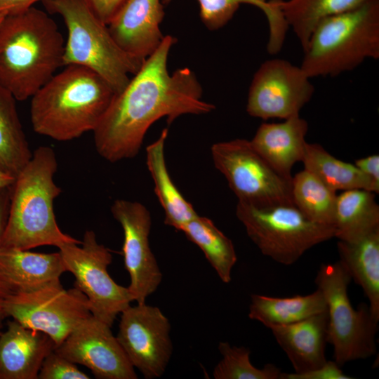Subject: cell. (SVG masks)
Here are the masks:
<instances>
[{
    "label": "cell",
    "mask_w": 379,
    "mask_h": 379,
    "mask_svg": "<svg viewBox=\"0 0 379 379\" xmlns=\"http://www.w3.org/2000/svg\"><path fill=\"white\" fill-rule=\"evenodd\" d=\"M176 39L165 36L126 87L114 95L93 131L96 150L114 163L135 157L149 128L166 117L170 124L184 114H205L215 108L202 99L203 89L188 67L168 69L170 50Z\"/></svg>",
    "instance_id": "obj_1"
},
{
    "label": "cell",
    "mask_w": 379,
    "mask_h": 379,
    "mask_svg": "<svg viewBox=\"0 0 379 379\" xmlns=\"http://www.w3.org/2000/svg\"><path fill=\"white\" fill-rule=\"evenodd\" d=\"M65 41L42 10L6 15L0 23V84L17 100L31 98L63 65Z\"/></svg>",
    "instance_id": "obj_2"
},
{
    "label": "cell",
    "mask_w": 379,
    "mask_h": 379,
    "mask_svg": "<svg viewBox=\"0 0 379 379\" xmlns=\"http://www.w3.org/2000/svg\"><path fill=\"white\" fill-rule=\"evenodd\" d=\"M115 92L99 74L70 65L55 73L31 98L34 131L58 141H68L93 131Z\"/></svg>",
    "instance_id": "obj_3"
},
{
    "label": "cell",
    "mask_w": 379,
    "mask_h": 379,
    "mask_svg": "<svg viewBox=\"0 0 379 379\" xmlns=\"http://www.w3.org/2000/svg\"><path fill=\"white\" fill-rule=\"evenodd\" d=\"M58 162L54 150L40 146L11 185L8 215L0 247L29 250L41 246L59 247L81 241L62 232L53 202L61 193L54 182Z\"/></svg>",
    "instance_id": "obj_4"
},
{
    "label": "cell",
    "mask_w": 379,
    "mask_h": 379,
    "mask_svg": "<svg viewBox=\"0 0 379 379\" xmlns=\"http://www.w3.org/2000/svg\"><path fill=\"white\" fill-rule=\"evenodd\" d=\"M300 65L311 79L336 77L366 59H379V0L319 22L303 51Z\"/></svg>",
    "instance_id": "obj_5"
},
{
    "label": "cell",
    "mask_w": 379,
    "mask_h": 379,
    "mask_svg": "<svg viewBox=\"0 0 379 379\" xmlns=\"http://www.w3.org/2000/svg\"><path fill=\"white\" fill-rule=\"evenodd\" d=\"M51 13L61 16L67 27L63 65H79L102 77L115 94L121 92L144 60L124 52L116 43L107 25L90 9L84 0H45Z\"/></svg>",
    "instance_id": "obj_6"
},
{
    "label": "cell",
    "mask_w": 379,
    "mask_h": 379,
    "mask_svg": "<svg viewBox=\"0 0 379 379\" xmlns=\"http://www.w3.org/2000/svg\"><path fill=\"white\" fill-rule=\"evenodd\" d=\"M352 279L339 261L322 264L314 282L323 294L327 307V341L333 347L334 361L342 366L376 353L378 321L368 305L354 308L348 295Z\"/></svg>",
    "instance_id": "obj_7"
},
{
    "label": "cell",
    "mask_w": 379,
    "mask_h": 379,
    "mask_svg": "<svg viewBox=\"0 0 379 379\" xmlns=\"http://www.w3.org/2000/svg\"><path fill=\"white\" fill-rule=\"evenodd\" d=\"M236 215L260 252L284 265L334 237V229L306 217L293 204L258 207L238 201Z\"/></svg>",
    "instance_id": "obj_8"
},
{
    "label": "cell",
    "mask_w": 379,
    "mask_h": 379,
    "mask_svg": "<svg viewBox=\"0 0 379 379\" xmlns=\"http://www.w3.org/2000/svg\"><path fill=\"white\" fill-rule=\"evenodd\" d=\"M213 164L226 178L238 201L258 207L293 204L291 180L277 172L250 140L237 138L213 144Z\"/></svg>",
    "instance_id": "obj_9"
},
{
    "label": "cell",
    "mask_w": 379,
    "mask_h": 379,
    "mask_svg": "<svg viewBox=\"0 0 379 379\" xmlns=\"http://www.w3.org/2000/svg\"><path fill=\"white\" fill-rule=\"evenodd\" d=\"M65 243L58 247L66 272L74 278V287L87 298L91 314L112 327L118 314L131 305L128 287L117 284L107 272L112 255L97 241L93 230L84 233L81 246Z\"/></svg>",
    "instance_id": "obj_10"
},
{
    "label": "cell",
    "mask_w": 379,
    "mask_h": 379,
    "mask_svg": "<svg viewBox=\"0 0 379 379\" xmlns=\"http://www.w3.org/2000/svg\"><path fill=\"white\" fill-rule=\"evenodd\" d=\"M4 307L7 317L46 334L56 347L91 315L86 295L76 287L65 289L60 283L12 293L4 298Z\"/></svg>",
    "instance_id": "obj_11"
},
{
    "label": "cell",
    "mask_w": 379,
    "mask_h": 379,
    "mask_svg": "<svg viewBox=\"0 0 379 379\" xmlns=\"http://www.w3.org/2000/svg\"><path fill=\"white\" fill-rule=\"evenodd\" d=\"M315 88L300 66L274 58L262 62L249 86L246 112L256 118L286 119L300 114Z\"/></svg>",
    "instance_id": "obj_12"
},
{
    "label": "cell",
    "mask_w": 379,
    "mask_h": 379,
    "mask_svg": "<svg viewBox=\"0 0 379 379\" xmlns=\"http://www.w3.org/2000/svg\"><path fill=\"white\" fill-rule=\"evenodd\" d=\"M171 324L161 310L145 303L121 313L117 338L128 360L146 379L163 375L171 360Z\"/></svg>",
    "instance_id": "obj_13"
},
{
    "label": "cell",
    "mask_w": 379,
    "mask_h": 379,
    "mask_svg": "<svg viewBox=\"0 0 379 379\" xmlns=\"http://www.w3.org/2000/svg\"><path fill=\"white\" fill-rule=\"evenodd\" d=\"M111 212L124 232L122 254L130 276L128 288L133 301L145 303L162 280V273L149 241L150 212L140 202L124 199L115 200Z\"/></svg>",
    "instance_id": "obj_14"
},
{
    "label": "cell",
    "mask_w": 379,
    "mask_h": 379,
    "mask_svg": "<svg viewBox=\"0 0 379 379\" xmlns=\"http://www.w3.org/2000/svg\"><path fill=\"white\" fill-rule=\"evenodd\" d=\"M55 351L72 362L87 367L98 379L138 378L111 326L92 314L82 321Z\"/></svg>",
    "instance_id": "obj_15"
},
{
    "label": "cell",
    "mask_w": 379,
    "mask_h": 379,
    "mask_svg": "<svg viewBox=\"0 0 379 379\" xmlns=\"http://www.w3.org/2000/svg\"><path fill=\"white\" fill-rule=\"evenodd\" d=\"M164 16L161 0H126L107 27L124 52L145 60L165 36L159 27Z\"/></svg>",
    "instance_id": "obj_16"
},
{
    "label": "cell",
    "mask_w": 379,
    "mask_h": 379,
    "mask_svg": "<svg viewBox=\"0 0 379 379\" xmlns=\"http://www.w3.org/2000/svg\"><path fill=\"white\" fill-rule=\"evenodd\" d=\"M55 347L46 334L9 321L0 335V379H38L44 359Z\"/></svg>",
    "instance_id": "obj_17"
},
{
    "label": "cell",
    "mask_w": 379,
    "mask_h": 379,
    "mask_svg": "<svg viewBox=\"0 0 379 379\" xmlns=\"http://www.w3.org/2000/svg\"><path fill=\"white\" fill-rule=\"evenodd\" d=\"M65 272L59 251L41 253L0 247V278L11 294L29 293L60 283Z\"/></svg>",
    "instance_id": "obj_18"
},
{
    "label": "cell",
    "mask_w": 379,
    "mask_h": 379,
    "mask_svg": "<svg viewBox=\"0 0 379 379\" xmlns=\"http://www.w3.org/2000/svg\"><path fill=\"white\" fill-rule=\"evenodd\" d=\"M284 120L281 123H262L250 142L277 172L291 180L293 166L303 157L308 124L300 114Z\"/></svg>",
    "instance_id": "obj_19"
},
{
    "label": "cell",
    "mask_w": 379,
    "mask_h": 379,
    "mask_svg": "<svg viewBox=\"0 0 379 379\" xmlns=\"http://www.w3.org/2000/svg\"><path fill=\"white\" fill-rule=\"evenodd\" d=\"M327 310L300 321L270 328L294 373L315 369L326 361Z\"/></svg>",
    "instance_id": "obj_20"
},
{
    "label": "cell",
    "mask_w": 379,
    "mask_h": 379,
    "mask_svg": "<svg viewBox=\"0 0 379 379\" xmlns=\"http://www.w3.org/2000/svg\"><path fill=\"white\" fill-rule=\"evenodd\" d=\"M339 262L368 300L373 317L379 321V228L352 241L338 240Z\"/></svg>",
    "instance_id": "obj_21"
},
{
    "label": "cell",
    "mask_w": 379,
    "mask_h": 379,
    "mask_svg": "<svg viewBox=\"0 0 379 379\" xmlns=\"http://www.w3.org/2000/svg\"><path fill=\"white\" fill-rule=\"evenodd\" d=\"M168 128L146 148V164L154 182V190L162 206L164 223L178 231L198 214L173 183L166 167L164 147Z\"/></svg>",
    "instance_id": "obj_22"
},
{
    "label": "cell",
    "mask_w": 379,
    "mask_h": 379,
    "mask_svg": "<svg viewBox=\"0 0 379 379\" xmlns=\"http://www.w3.org/2000/svg\"><path fill=\"white\" fill-rule=\"evenodd\" d=\"M326 310L324 297L318 288L305 295L289 298L253 294L248 317L270 328L293 324Z\"/></svg>",
    "instance_id": "obj_23"
},
{
    "label": "cell",
    "mask_w": 379,
    "mask_h": 379,
    "mask_svg": "<svg viewBox=\"0 0 379 379\" xmlns=\"http://www.w3.org/2000/svg\"><path fill=\"white\" fill-rule=\"evenodd\" d=\"M377 228H379V206L374 192L353 189L337 195L334 237L352 241Z\"/></svg>",
    "instance_id": "obj_24"
},
{
    "label": "cell",
    "mask_w": 379,
    "mask_h": 379,
    "mask_svg": "<svg viewBox=\"0 0 379 379\" xmlns=\"http://www.w3.org/2000/svg\"><path fill=\"white\" fill-rule=\"evenodd\" d=\"M302 162L304 169L335 192L353 189L366 190L375 194L379 192V185L354 164L336 159L319 144L306 143Z\"/></svg>",
    "instance_id": "obj_25"
},
{
    "label": "cell",
    "mask_w": 379,
    "mask_h": 379,
    "mask_svg": "<svg viewBox=\"0 0 379 379\" xmlns=\"http://www.w3.org/2000/svg\"><path fill=\"white\" fill-rule=\"evenodd\" d=\"M16 101L0 84V169L15 179L32 157Z\"/></svg>",
    "instance_id": "obj_26"
},
{
    "label": "cell",
    "mask_w": 379,
    "mask_h": 379,
    "mask_svg": "<svg viewBox=\"0 0 379 379\" xmlns=\"http://www.w3.org/2000/svg\"><path fill=\"white\" fill-rule=\"evenodd\" d=\"M286 24L291 27L302 51L317 24L322 20L371 0H273Z\"/></svg>",
    "instance_id": "obj_27"
},
{
    "label": "cell",
    "mask_w": 379,
    "mask_h": 379,
    "mask_svg": "<svg viewBox=\"0 0 379 379\" xmlns=\"http://www.w3.org/2000/svg\"><path fill=\"white\" fill-rule=\"evenodd\" d=\"M181 231L203 251L221 281L230 283L237 260L232 241L211 220L199 215L185 224Z\"/></svg>",
    "instance_id": "obj_28"
},
{
    "label": "cell",
    "mask_w": 379,
    "mask_h": 379,
    "mask_svg": "<svg viewBox=\"0 0 379 379\" xmlns=\"http://www.w3.org/2000/svg\"><path fill=\"white\" fill-rule=\"evenodd\" d=\"M293 204L309 219L333 227L336 192L304 169L291 179Z\"/></svg>",
    "instance_id": "obj_29"
},
{
    "label": "cell",
    "mask_w": 379,
    "mask_h": 379,
    "mask_svg": "<svg viewBox=\"0 0 379 379\" xmlns=\"http://www.w3.org/2000/svg\"><path fill=\"white\" fill-rule=\"evenodd\" d=\"M218 350L222 359L213 369L215 379H281L283 372L274 364H267L262 368L254 366L248 347L220 342Z\"/></svg>",
    "instance_id": "obj_30"
},
{
    "label": "cell",
    "mask_w": 379,
    "mask_h": 379,
    "mask_svg": "<svg viewBox=\"0 0 379 379\" xmlns=\"http://www.w3.org/2000/svg\"><path fill=\"white\" fill-rule=\"evenodd\" d=\"M172 0H162L167 4ZM200 8V18L211 31H215L226 25L234 17L242 4H248L260 8L266 15L268 23L274 22L278 11L270 1L267 0H197Z\"/></svg>",
    "instance_id": "obj_31"
},
{
    "label": "cell",
    "mask_w": 379,
    "mask_h": 379,
    "mask_svg": "<svg viewBox=\"0 0 379 379\" xmlns=\"http://www.w3.org/2000/svg\"><path fill=\"white\" fill-rule=\"evenodd\" d=\"M39 379H88L76 364L58 354L55 350L44 359L38 374Z\"/></svg>",
    "instance_id": "obj_32"
},
{
    "label": "cell",
    "mask_w": 379,
    "mask_h": 379,
    "mask_svg": "<svg viewBox=\"0 0 379 379\" xmlns=\"http://www.w3.org/2000/svg\"><path fill=\"white\" fill-rule=\"evenodd\" d=\"M353 377L343 373L334 360L326 361L321 366L310 371L295 373H282L281 379H351Z\"/></svg>",
    "instance_id": "obj_33"
},
{
    "label": "cell",
    "mask_w": 379,
    "mask_h": 379,
    "mask_svg": "<svg viewBox=\"0 0 379 379\" xmlns=\"http://www.w3.org/2000/svg\"><path fill=\"white\" fill-rule=\"evenodd\" d=\"M93 13L108 25L126 0H84Z\"/></svg>",
    "instance_id": "obj_34"
},
{
    "label": "cell",
    "mask_w": 379,
    "mask_h": 379,
    "mask_svg": "<svg viewBox=\"0 0 379 379\" xmlns=\"http://www.w3.org/2000/svg\"><path fill=\"white\" fill-rule=\"evenodd\" d=\"M11 191V185L0 188V245L8 215ZM9 295L10 291L0 278V298H5Z\"/></svg>",
    "instance_id": "obj_35"
},
{
    "label": "cell",
    "mask_w": 379,
    "mask_h": 379,
    "mask_svg": "<svg viewBox=\"0 0 379 379\" xmlns=\"http://www.w3.org/2000/svg\"><path fill=\"white\" fill-rule=\"evenodd\" d=\"M354 164L375 183L379 185V156L378 154L359 159Z\"/></svg>",
    "instance_id": "obj_36"
},
{
    "label": "cell",
    "mask_w": 379,
    "mask_h": 379,
    "mask_svg": "<svg viewBox=\"0 0 379 379\" xmlns=\"http://www.w3.org/2000/svg\"><path fill=\"white\" fill-rule=\"evenodd\" d=\"M45 0H0V13L15 14L25 11L38 1Z\"/></svg>",
    "instance_id": "obj_37"
},
{
    "label": "cell",
    "mask_w": 379,
    "mask_h": 379,
    "mask_svg": "<svg viewBox=\"0 0 379 379\" xmlns=\"http://www.w3.org/2000/svg\"><path fill=\"white\" fill-rule=\"evenodd\" d=\"M14 181V178L0 169V188L12 185Z\"/></svg>",
    "instance_id": "obj_38"
},
{
    "label": "cell",
    "mask_w": 379,
    "mask_h": 379,
    "mask_svg": "<svg viewBox=\"0 0 379 379\" xmlns=\"http://www.w3.org/2000/svg\"><path fill=\"white\" fill-rule=\"evenodd\" d=\"M6 317L4 307V298H0V335L2 333L3 321Z\"/></svg>",
    "instance_id": "obj_39"
},
{
    "label": "cell",
    "mask_w": 379,
    "mask_h": 379,
    "mask_svg": "<svg viewBox=\"0 0 379 379\" xmlns=\"http://www.w3.org/2000/svg\"><path fill=\"white\" fill-rule=\"evenodd\" d=\"M6 14L5 13H0V23L1 22V20H3V18L5 17Z\"/></svg>",
    "instance_id": "obj_40"
}]
</instances>
